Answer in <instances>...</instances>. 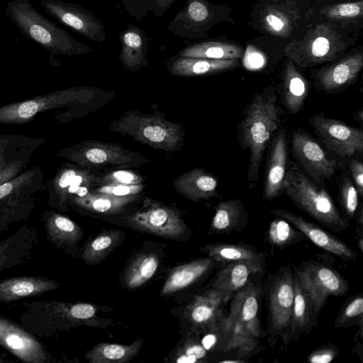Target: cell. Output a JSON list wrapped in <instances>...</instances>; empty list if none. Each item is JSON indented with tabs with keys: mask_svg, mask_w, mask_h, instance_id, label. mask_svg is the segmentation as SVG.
Here are the masks:
<instances>
[{
	"mask_svg": "<svg viewBox=\"0 0 363 363\" xmlns=\"http://www.w3.org/2000/svg\"><path fill=\"white\" fill-rule=\"evenodd\" d=\"M282 116L277 93L270 86L256 93L243 111L238 128V140L242 148L250 152L247 180L250 189L257 183L266 148L279 129Z\"/></svg>",
	"mask_w": 363,
	"mask_h": 363,
	"instance_id": "cell-1",
	"label": "cell"
},
{
	"mask_svg": "<svg viewBox=\"0 0 363 363\" xmlns=\"http://www.w3.org/2000/svg\"><path fill=\"white\" fill-rule=\"evenodd\" d=\"M261 291L252 281L234 294L228 314L221 321L226 340L224 351L236 350L239 358L254 353L263 337L259 321Z\"/></svg>",
	"mask_w": 363,
	"mask_h": 363,
	"instance_id": "cell-2",
	"label": "cell"
},
{
	"mask_svg": "<svg viewBox=\"0 0 363 363\" xmlns=\"http://www.w3.org/2000/svg\"><path fill=\"white\" fill-rule=\"evenodd\" d=\"M19 322L35 336L50 337L71 327H99L95 306L88 303H67L58 301H25Z\"/></svg>",
	"mask_w": 363,
	"mask_h": 363,
	"instance_id": "cell-3",
	"label": "cell"
},
{
	"mask_svg": "<svg viewBox=\"0 0 363 363\" xmlns=\"http://www.w3.org/2000/svg\"><path fill=\"white\" fill-rule=\"evenodd\" d=\"M5 15L28 39L51 55H83L92 51L35 9L30 0H11Z\"/></svg>",
	"mask_w": 363,
	"mask_h": 363,
	"instance_id": "cell-4",
	"label": "cell"
},
{
	"mask_svg": "<svg viewBox=\"0 0 363 363\" xmlns=\"http://www.w3.org/2000/svg\"><path fill=\"white\" fill-rule=\"evenodd\" d=\"M284 192L297 206L332 230L341 232L349 226L330 194L309 179L296 165L286 171Z\"/></svg>",
	"mask_w": 363,
	"mask_h": 363,
	"instance_id": "cell-5",
	"label": "cell"
},
{
	"mask_svg": "<svg viewBox=\"0 0 363 363\" xmlns=\"http://www.w3.org/2000/svg\"><path fill=\"white\" fill-rule=\"evenodd\" d=\"M110 128L155 149L175 151L183 143L184 134L179 123L156 114L127 111L111 123Z\"/></svg>",
	"mask_w": 363,
	"mask_h": 363,
	"instance_id": "cell-6",
	"label": "cell"
},
{
	"mask_svg": "<svg viewBox=\"0 0 363 363\" xmlns=\"http://www.w3.org/2000/svg\"><path fill=\"white\" fill-rule=\"evenodd\" d=\"M93 95L89 87H72L6 104L0 107V123H23L39 113L86 102Z\"/></svg>",
	"mask_w": 363,
	"mask_h": 363,
	"instance_id": "cell-7",
	"label": "cell"
},
{
	"mask_svg": "<svg viewBox=\"0 0 363 363\" xmlns=\"http://www.w3.org/2000/svg\"><path fill=\"white\" fill-rule=\"evenodd\" d=\"M311 298L318 315L329 296H344L349 290L346 279L333 268L317 262L304 263L294 272Z\"/></svg>",
	"mask_w": 363,
	"mask_h": 363,
	"instance_id": "cell-8",
	"label": "cell"
},
{
	"mask_svg": "<svg viewBox=\"0 0 363 363\" xmlns=\"http://www.w3.org/2000/svg\"><path fill=\"white\" fill-rule=\"evenodd\" d=\"M61 155L83 167L105 165L130 166L147 160L137 152L118 144L99 141H85L61 151Z\"/></svg>",
	"mask_w": 363,
	"mask_h": 363,
	"instance_id": "cell-9",
	"label": "cell"
},
{
	"mask_svg": "<svg viewBox=\"0 0 363 363\" xmlns=\"http://www.w3.org/2000/svg\"><path fill=\"white\" fill-rule=\"evenodd\" d=\"M294 299V272L286 267L274 276L268 292L269 342L274 345L276 337L282 339L289 325Z\"/></svg>",
	"mask_w": 363,
	"mask_h": 363,
	"instance_id": "cell-10",
	"label": "cell"
},
{
	"mask_svg": "<svg viewBox=\"0 0 363 363\" xmlns=\"http://www.w3.org/2000/svg\"><path fill=\"white\" fill-rule=\"evenodd\" d=\"M308 123L325 147L341 157H350L363 150V132L345 122L328 118L321 112L308 119Z\"/></svg>",
	"mask_w": 363,
	"mask_h": 363,
	"instance_id": "cell-11",
	"label": "cell"
},
{
	"mask_svg": "<svg viewBox=\"0 0 363 363\" xmlns=\"http://www.w3.org/2000/svg\"><path fill=\"white\" fill-rule=\"evenodd\" d=\"M133 228L160 237L178 240L186 229L179 213L159 202L149 201L145 208L127 217Z\"/></svg>",
	"mask_w": 363,
	"mask_h": 363,
	"instance_id": "cell-12",
	"label": "cell"
},
{
	"mask_svg": "<svg viewBox=\"0 0 363 363\" xmlns=\"http://www.w3.org/2000/svg\"><path fill=\"white\" fill-rule=\"evenodd\" d=\"M0 346L25 363H50L51 354L35 335L0 315Z\"/></svg>",
	"mask_w": 363,
	"mask_h": 363,
	"instance_id": "cell-13",
	"label": "cell"
},
{
	"mask_svg": "<svg viewBox=\"0 0 363 363\" xmlns=\"http://www.w3.org/2000/svg\"><path fill=\"white\" fill-rule=\"evenodd\" d=\"M43 9L61 23L96 42L105 40V28L90 11L79 5L61 0H40Z\"/></svg>",
	"mask_w": 363,
	"mask_h": 363,
	"instance_id": "cell-14",
	"label": "cell"
},
{
	"mask_svg": "<svg viewBox=\"0 0 363 363\" xmlns=\"http://www.w3.org/2000/svg\"><path fill=\"white\" fill-rule=\"evenodd\" d=\"M292 150L294 157L315 182L332 178L337 164L329 159L319 143L308 133L298 129L292 133Z\"/></svg>",
	"mask_w": 363,
	"mask_h": 363,
	"instance_id": "cell-15",
	"label": "cell"
},
{
	"mask_svg": "<svg viewBox=\"0 0 363 363\" xmlns=\"http://www.w3.org/2000/svg\"><path fill=\"white\" fill-rule=\"evenodd\" d=\"M340 45L337 33L328 26L319 25L310 31L301 48L290 50L289 56L301 67L314 66L335 58Z\"/></svg>",
	"mask_w": 363,
	"mask_h": 363,
	"instance_id": "cell-16",
	"label": "cell"
},
{
	"mask_svg": "<svg viewBox=\"0 0 363 363\" xmlns=\"http://www.w3.org/2000/svg\"><path fill=\"white\" fill-rule=\"evenodd\" d=\"M270 213L289 222L322 250L337 256L343 261H356L357 253L346 243L302 216L281 208H275Z\"/></svg>",
	"mask_w": 363,
	"mask_h": 363,
	"instance_id": "cell-17",
	"label": "cell"
},
{
	"mask_svg": "<svg viewBox=\"0 0 363 363\" xmlns=\"http://www.w3.org/2000/svg\"><path fill=\"white\" fill-rule=\"evenodd\" d=\"M286 139V131L282 128L271 145L263 186V197L266 200L272 201L284 193L288 162Z\"/></svg>",
	"mask_w": 363,
	"mask_h": 363,
	"instance_id": "cell-18",
	"label": "cell"
},
{
	"mask_svg": "<svg viewBox=\"0 0 363 363\" xmlns=\"http://www.w3.org/2000/svg\"><path fill=\"white\" fill-rule=\"evenodd\" d=\"M38 243L37 231L27 225L0 241V272L28 262Z\"/></svg>",
	"mask_w": 363,
	"mask_h": 363,
	"instance_id": "cell-19",
	"label": "cell"
},
{
	"mask_svg": "<svg viewBox=\"0 0 363 363\" xmlns=\"http://www.w3.org/2000/svg\"><path fill=\"white\" fill-rule=\"evenodd\" d=\"M230 298L211 289L194 297L187 308L186 315L191 323L197 328L211 330L219 327L225 316L223 305Z\"/></svg>",
	"mask_w": 363,
	"mask_h": 363,
	"instance_id": "cell-20",
	"label": "cell"
},
{
	"mask_svg": "<svg viewBox=\"0 0 363 363\" xmlns=\"http://www.w3.org/2000/svg\"><path fill=\"white\" fill-rule=\"evenodd\" d=\"M362 67V54L354 53L320 69L315 76V82L318 87L324 91L340 92L356 79Z\"/></svg>",
	"mask_w": 363,
	"mask_h": 363,
	"instance_id": "cell-21",
	"label": "cell"
},
{
	"mask_svg": "<svg viewBox=\"0 0 363 363\" xmlns=\"http://www.w3.org/2000/svg\"><path fill=\"white\" fill-rule=\"evenodd\" d=\"M264 264L247 260L231 262L225 264L215 277L212 288L228 296L243 289L261 274Z\"/></svg>",
	"mask_w": 363,
	"mask_h": 363,
	"instance_id": "cell-22",
	"label": "cell"
},
{
	"mask_svg": "<svg viewBox=\"0 0 363 363\" xmlns=\"http://www.w3.org/2000/svg\"><path fill=\"white\" fill-rule=\"evenodd\" d=\"M60 286L59 282L43 276L10 277L0 280V302L9 303L42 296Z\"/></svg>",
	"mask_w": 363,
	"mask_h": 363,
	"instance_id": "cell-23",
	"label": "cell"
},
{
	"mask_svg": "<svg viewBox=\"0 0 363 363\" xmlns=\"http://www.w3.org/2000/svg\"><path fill=\"white\" fill-rule=\"evenodd\" d=\"M294 299L289 327L283 338L285 345L296 341L302 333L308 334L316 323V315L313 303L307 293L301 286L295 274Z\"/></svg>",
	"mask_w": 363,
	"mask_h": 363,
	"instance_id": "cell-24",
	"label": "cell"
},
{
	"mask_svg": "<svg viewBox=\"0 0 363 363\" xmlns=\"http://www.w3.org/2000/svg\"><path fill=\"white\" fill-rule=\"evenodd\" d=\"M41 220L50 242L67 252L74 250L83 235V231L78 224L54 211L44 212Z\"/></svg>",
	"mask_w": 363,
	"mask_h": 363,
	"instance_id": "cell-25",
	"label": "cell"
},
{
	"mask_svg": "<svg viewBox=\"0 0 363 363\" xmlns=\"http://www.w3.org/2000/svg\"><path fill=\"white\" fill-rule=\"evenodd\" d=\"M218 181L201 168H195L179 176L174 181L177 192L194 201L217 196Z\"/></svg>",
	"mask_w": 363,
	"mask_h": 363,
	"instance_id": "cell-26",
	"label": "cell"
},
{
	"mask_svg": "<svg viewBox=\"0 0 363 363\" xmlns=\"http://www.w3.org/2000/svg\"><path fill=\"white\" fill-rule=\"evenodd\" d=\"M238 60H211L177 57L170 63V72L179 77H198L222 72L236 67Z\"/></svg>",
	"mask_w": 363,
	"mask_h": 363,
	"instance_id": "cell-27",
	"label": "cell"
},
{
	"mask_svg": "<svg viewBox=\"0 0 363 363\" xmlns=\"http://www.w3.org/2000/svg\"><path fill=\"white\" fill-rule=\"evenodd\" d=\"M214 264L215 261L208 257L175 267L168 275L160 294L169 295L189 286L206 274Z\"/></svg>",
	"mask_w": 363,
	"mask_h": 363,
	"instance_id": "cell-28",
	"label": "cell"
},
{
	"mask_svg": "<svg viewBox=\"0 0 363 363\" xmlns=\"http://www.w3.org/2000/svg\"><path fill=\"white\" fill-rule=\"evenodd\" d=\"M210 225L211 233H230L239 230L245 225L248 215L243 203L233 199L220 202Z\"/></svg>",
	"mask_w": 363,
	"mask_h": 363,
	"instance_id": "cell-29",
	"label": "cell"
},
{
	"mask_svg": "<svg viewBox=\"0 0 363 363\" xmlns=\"http://www.w3.org/2000/svg\"><path fill=\"white\" fill-rule=\"evenodd\" d=\"M308 94L306 79L291 62L286 66L282 81V102L289 113L296 114L303 108Z\"/></svg>",
	"mask_w": 363,
	"mask_h": 363,
	"instance_id": "cell-30",
	"label": "cell"
},
{
	"mask_svg": "<svg viewBox=\"0 0 363 363\" xmlns=\"http://www.w3.org/2000/svg\"><path fill=\"white\" fill-rule=\"evenodd\" d=\"M143 344L139 337L130 345L101 342L88 350L85 358L90 363H125L138 354Z\"/></svg>",
	"mask_w": 363,
	"mask_h": 363,
	"instance_id": "cell-31",
	"label": "cell"
},
{
	"mask_svg": "<svg viewBox=\"0 0 363 363\" xmlns=\"http://www.w3.org/2000/svg\"><path fill=\"white\" fill-rule=\"evenodd\" d=\"M211 16L208 4L203 0H188L185 8L179 13L169 26L178 35L190 37L196 30L207 22Z\"/></svg>",
	"mask_w": 363,
	"mask_h": 363,
	"instance_id": "cell-32",
	"label": "cell"
},
{
	"mask_svg": "<svg viewBox=\"0 0 363 363\" xmlns=\"http://www.w3.org/2000/svg\"><path fill=\"white\" fill-rule=\"evenodd\" d=\"M79 166V165H78ZM97 177L91 171L79 167H65L60 169L52 182L50 205L57 207L65 190L71 186L96 185Z\"/></svg>",
	"mask_w": 363,
	"mask_h": 363,
	"instance_id": "cell-33",
	"label": "cell"
},
{
	"mask_svg": "<svg viewBox=\"0 0 363 363\" xmlns=\"http://www.w3.org/2000/svg\"><path fill=\"white\" fill-rule=\"evenodd\" d=\"M202 250L215 262L226 264L235 261H251L264 264L265 255L253 247L243 244L215 243L205 245Z\"/></svg>",
	"mask_w": 363,
	"mask_h": 363,
	"instance_id": "cell-34",
	"label": "cell"
},
{
	"mask_svg": "<svg viewBox=\"0 0 363 363\" xmlns=\"http://www.w3.org/2000/svg\"><path fill=\"white\" fill-rule=\"evenodd\" d=\"M135 197H120L90 191L82 197L70 198L68 201L89 211L115 214L121 212Z\"/></svg>",
	"mask_w": 363,
	"mask_h": 363,
	"instance_id": "cell-35",
	"label": "cell"
},
{
	"mask_svg": "<svg viewBox=\"0 0 363 363\" xmlns=\"http://www.w3.org/2000/svg\"><path fill=\"white\" fill-rule=\"evenodd\" d=\"M242 55L241 48L235 44L208 41L186 46L179 53V57H197L211 60H238Z\"/></svg>",
	"mask_w": 363,
	"mask_h": 363,
	"instance_id": "cell-36",
	"label": "cell"
},
{
	"mask_svg": "<svg viewBox=\"0 0 363 363\" xmlns=\"http://www.w3.org/2000/svg\"><path fill=\"white\" fill-rule=\"evenodd\" d=\"M122 48L120 59L123 66L131 71H136L145 65V40L140 29L136 27L127 28L121 34Z\"/></svg>",
	"mask_w": 363,
	"mask_h": 363,
	"instance_id": "cell-37",
	"label": "cell"
},
{
	"mask_svg": "<svg viewBox=\"0 0 363 363\" xmlns=\"http://www.w3.org/2000/svg\"><path fill=\"white\" fill-rule=\"evenodd\" d=\"M159 264L154 253L138 255L130 264L125 274V284L128 289H136L147 282L156 272Z\"/></svg>",
	"mask_w": 363,
	"mask_h": 363,
	"instance_id": "cell-38",
	"label": "cell"
},
{
	"mask_svg": "<svg viewBox=\"0 0 363 363\" xmlns=\"http://www.w3.org/2000/svg\"><path fill=\"white\" fill-rule=\"evenodd\" d=\"M122 233L118 230H109L99 234L85 246L82 259L87 264H98L119 242Z\"/></svg>",
	"mask_w": 363,
	"mask_h": 363,
	"instance_id": "cell-39",
	"label": "cell"
},
{
	"mask_svg": "<svg viewBox=\"0 0 363 363\" xmlns=\"http://www.w3.org/2000/svg\"><path fill=\"white\" fill-rule=\"evenodd\" d=\"M303 234L284 218L272 220L267 231V241L272 246L286 247L301 240Z\"/></svg>",
	"mask_w": 363,
	"mask_h": 363,
	"instance_id": "cell-40",
	"label": "cell"
},
{
	"mask_svg": "<svg viewBox=\"0 0 363 363\" xmlns=\"http://www.w3.org/2000/svg\"><path fill=\"white\" fill-rule=\"evenodd\" d=\"M363 296L361 294L350 298L341 308L335 321L334 329L345 328L358 320H362Z\"/></svg>",
	"mask_w": 363,
	"mask_h": 363,
	"instance_id": "cell-41",
	"label": "cell"
},
{
	"mask_svg": "<svg viewBox=\"0 0 363 363\" xmlns=\"http://www.w3.org/2000/svg\"><path fill=\"white\" fill-rule=\"evenodd\" d=\"M363 2L341 3L327 6L321 13L327 18L333 20L352 19L362 15Z\"/></svg>",
	"mask_w": 363,
	"mask_h": 363,
	"instance_id": "cell-42",
	"label": "cell"
},
{
	"mask_svg": "<svg viewBox=\"0 0 363 363\" xmlns=\"http://www.w3.org/2000/svg\"><path fill=\"white\" fill-rule=\"evenodd\" d=\"M143 178L134 172L116 170L97 177L96 185H136L143 184Z\"/></svg>",
	"mask_w": 363,
	"mask_h": 363,
	"instance_id": "cell-43",
	"label": "cell"
},
{
	"mask_svg": "<svg viewBox=\"0 0 363 363\" xmlns=\"http://www.w3.org/2000/svg\"><path fill=\"white\" fill-rule=\"evenodd\" d=\"M340 201L347 216L354 218L358 208L359 195L354 184L347 176L342 181Z\"/></svg>",
	"mask_w": 363,
	"mask_h": 363,
	"instance_id": "cell-44",
	"label": "cell"
},
{
	"mask_svg": "<svg viewBox=\"0 0 363 363\" xmlns=\"http://www.w3.org/2000/svg\"><path fill=\"white\" fill-rule=\"evenodd\" d=\"M263 21L267 30L273 35L286 36L289 33V20L280 11L274 9L269 11Z\"/></svg>",
	"mask_w": 363,
	"mask_h": 363,
	"instance_id": "cell-45",
	"label": "cell"
},
{
	"mask_svg": "<svg viewBox=\"0 0 363 363\" xmlns=\"http://www.w3.org/2000/svg\"><path fill=\"white\" fill-rule=\"evenodd\" d=\"M144 184L136 185H101L94 192L120 197L137 196L144 189Z\"/></svg>",
	"mask_w": 363,
	"mask_h": 363,
	"instance_id": "cell-46",
	"label": "cell"
},
{
	"mask_svg": "<svg viewBox=\"0 0 363 363\" xmlns=\"http://www.w3.org/2000/svg\"><path fill=\"white\" fill-rule=\"evenodd\" d=\"M338 353L335 345L329 343L312 351L308 354L307 361L311 363H329L337 357Z\"/></svg>",
	"mask_w": 363,
	"mask_h": 363,
	"instance_id": "cell-47",
	"label": "cell"
},
{
	"mask_svg": "<svg viewBox=\"0 0 363 363\" xmlns=\"http://www.w3.org/2000/svg\"><path fill=\"white\" fill-rule=\"evenodd\" d=\"M206 356V350L201 345L197 342H190L184 348L179 356V362H196L204 359Z\"/></svg>",
	"mask_w": 363,
	"mask_h": 363,
	"instance_id": "cell-48",
	"label": "cell"
},
{
	"mask_svg": "<svg viewBox=\"0 0 363 363\" xmlns=\"http://www.w3.org/2000/svg\"><path fill=\"white\" fill-rule=\"evenodd\" d=\"M350 169L354 179V186L358 195L361 199L363 197V164L362 162L352 160L350 162Z\"/></svg>",
	"mask_w": 363,
	"mask_h": 363,
	"instance_id": "cell-49",
	"label": "cell"
},
{
	"mask_svg": "<svg viewBox=\"0 0 363 363\" xmlns=\"http://www.w3.org/2000/svg\"><path fill=\"white\" fill-rule=\"evenodd\" d=\"M264 63V57L261 52L252 45L247 46L245 54V64L249 67L257 68Z\"/></svg>",
	"mask_w": 363,
	"mask_h": 363,
	"instance_id": "cell-50",
	"label": "cell"
},
{
	"mask_svg": "<svg viewBox=\"0 0 363 363\" xmlns=\"http://www.w3.org/2000/svg\"><path fill=\"white\" fill-rule=\"evenodd\" d=\"M220 363H243L245 362L242 358H238L235 359H225L220 362Z\"/></svg>",
	"mask_w": 363,
	"mask_h": 363,
	"instance_id": "cell-51",
	"label": "cell"
},
{
	"mask_svg": "<svg viewBox=\"0 0 363 363\" xmlns=\"http://www.w3.org/2000/svg\"><path fill=\"white\" fill-rule=\"evenodd\" d=\"M357 120L359 121V122L362 124L363 121V113L362 109H360L357 113Z\"/></svg>",
	"mask_w": 363,
	"mask_h": 363,
	"instance_id": "cell-52",
	"label": "cell"
},
{
	"mask_svg": "<svg viewBox=\"0 0 363 363\" xmlns=\"http://www.w3.org/2000/svg\"><path fill=\"white\" fill-rule=\"evenodd\" d=\"M8 361L5 360L4 359H3L2 357L0 356V363H4V362H6Z\"/></svg>",
	"mask_w": 363,
	"mask_h": 363,
	"instance_id": "cell-53",
	"label": "cell"
},
{
	"mask_svg": "<svg viewBox=\"0 0 363 363\" xmlns=\"http://www.w3.org/2000/svg\"><path fill=\"white\" fill-rule=\"evenodd\" d=\"M163 1H167V0H163Z\"/></svg>",
	"mask_w": 363,
	"mask_h": 363,
	"instance_id": "cell-54",
	"label": "cell"
}]
</instances>
